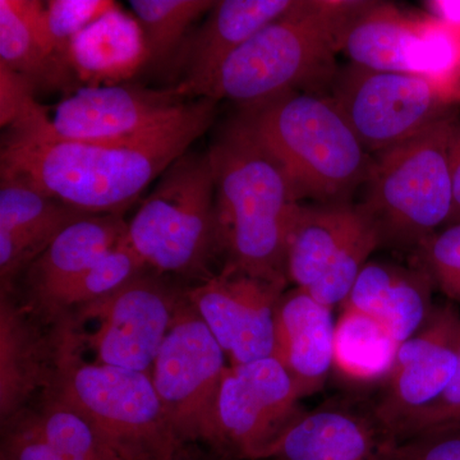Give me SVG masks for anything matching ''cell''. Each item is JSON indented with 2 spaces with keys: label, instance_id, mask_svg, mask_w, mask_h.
<instances>
[{
  "label": "cell",
  "instance_id": "cell-13",
  "mask_svg": "<svg viewBox=\"0 0 460 460\" xmlns=\"http://www.w3.org/2000/svg\"><path fill=\"white\" fill-rule=\"evenodd\" d=\"M292 377L275 357L228 366L219 396L222 452L265 459L271 445L305 413Z\"/></svg>",
  "mask_w": 460,
  "mask_h": 460
},
{
  "label": "cell",
  "instance_id": "cell-17",
  "mask_svg": "<svg viewBox=\"0 0 460 460\" xmlns=\"http://www.w3.org/2000/svg\"><path fill=\"white\" fill-rule=\"evenodd\" d=\"M375 413L326 404L305 411L266 453L270 460H380L395 444Z\"/></svg>",
  "mask_w": 460,
  "mask_h": 460
},
{
  "label": "cell",
  "instance_id": "cell-20",
  "mask_svg": "<svg viewBox=\"0 0 460 460\" xmlns=\"http://www.w3.org/2000/svg\"><path fill=\"white\" fill-rule=\"evenodd\" d=\"M295 3L296 0L215 2L190 47L178 91L186 98H205L223 63L262 27L286 14Z\"/></svg>",
  "mask_w": 460,
  "mask_h": 460
},
{
  "label": "cell",
  "instance_id": "cell-6",
  "mask_svg": "<svg viewBox=\"0 0 460 460\" xmlns=\"http://www.w3.org/2000/svg\"><path fill=\"white\" fill-rule=\"evenodd\" d=\"M460 120L445 115L419 135L372 155L362 208L383 243L420 247L453 213L452 147Z\"/></svg>",
  "mask_w": 460,
  "mask_h": 460
},
{
  "label": "cell",
  "instance_id": "cell-37",
  "mask_svg": "<svg viewBox=\"0 0 460 460\" xmlns=\"http://www.w3.org/2000/svg\"><path fill=\"white\" fill-rule=\"evenodd\" d=\"M429 14L460 36V0H434L426 3Z\"/></svg>",
  "mask_w": 460,
  "mask_h": 460
},
{
  "label": "cell",
  "instance_id": "cell-35",
  "mask_svg": "<svg viewBox=\"0 0 460 460\" xmlns=\"http://www.w3.org/2000/svg\"><path fill=\"white\" fill-rule=\"evenodd\" d=\"M380 460H460V428L429 432L393 444Z\"/></svg>",
  "mask_w": 460,
  "mask_h": 460
},
{
  "label": "cell",
  "instance_id": "cell-21",
  "mask_svg": "<svg viewBox=\"0 0 460 460\" xmlns=\"http://www.w3.org/2000/svg\"><path fill=\"white\" fill-rule=\"evenodd\" d=\"M434 283L425 268L370 261L362 269L341 308L368 314L402 344L422 328L434 311Z\"/></svg>",
  "mask_w": 460,
  "mask_h": 460
},
{
  "label": "cell",
  "instance_id": "cell-33",
  "mask_svg": "<svg viewBox=\"0 0 460 460\" xmlns=\"http://www.w3.org/2000/svg\"><path fill=\"white\" fill-rule=\"evenodd\" d=\"M456 428H460V356L456 374L441 395L408 420L396 434L395 441Z\"/></svg>",
  "mask_w": 460,
  "mask_h": 460
},
{
  "label": "cell",
  "instance_id": "cell-10",
  "mask_svg": "<svg viewBox=\"0 0 460 460\" xmlns=\"http://www.w3.org/2000/svg\"><path fill=\"white\" fill-rule=\"evenodd\" d=\"M184 295L142 272L122 288L66 311L81 348L96 362L148 374ZM69 321V323H71Z\"/></svg>",
  "mask_w": 460,
  "mask_h": 460
},
{
  "label": "cell",
  "instance_id": "cell-24",
  "mask_svg": "<svg viewBox=\"0 0 460 460\" xmlns=\"http://www.w3.org/2000/svg\"><path fill=\"white\" fill-rule=\"evenodd\" d=\"M45 3L0 0V65L23 75L33 89H66L77 78L51 49L44 27Z\"/></svg>",
  "mask_w": 460,
  "mask_h": 460
},
{
  "label": "cell",
  "instance_id": "cell-39",
  "mask_svg": "<svg viewBox=\"0 0 460 460\" xmlns=\"http://www.w3.org/2000/svg\"><path fill=\"white\" fill-rule=\"evenodd\" d=\"M172 460H192V459H190L189 456H186V454H184V452H183V453H181L180 456H175V458Z\"/></svg>",
  "mask_w": 460,
  "mask_h": 460
},
{
  "label": "cell",
  "instance_id": "cell-1",
  "mask_svg": "<svg viewBox=\"0 0 460 460\" xmlns=\"http://www.w3.org/2000/svg\"><path fill=\"white\" fill-rule=\"evenodd\" d=\"M217 102H190L168 122L126 141H62L11 128L0 155L2 178L31 184L80 213L122 215L210 128Z\"/></svg>",
  "mask_w": 460,
  "mask_h": 460
},
{
  "label": "cell",
  "instance_id": "cell-36",
  "mask_svg": "<svg viewBox=\"0 0 460 460\" xmlns=\"http://www.w3.org/2000/svg\"><path fill=\"white\" fill-rule=\"evenodd\" d=\"M33 86L23 75L0 65V123L11 127L38 105Z\"/></svg>",
  "mask_w": 460,
  "mask_h": 460
},
{
  "label": "cell",
  "instance_id": "cell-28",
  "mask_svg": "<svg viewBox=\"0 0 460 460\" xmlns=\"http://www.w3.org/2000/svg\"><path fill=\"white\" fill-rule=\"evenodd\" d=\"M21 413L48 443L75 460H123L81 414L50 396H41L38 410Z\"/></svg>",
  "mask_w": 460,
  "mask_h": 460
},
{
  "label": "cell",
  "instance_id": "cell-30",
  "mask_svg": "<svg viewBox=\"0 0 460 460\" xmlns=\"http://www.w3.org/2000/svg\"><path fill=\"white\" fill-rule=\"evenodd\" d=\"M365 213L362 222L344 242L343 246L339 248L319 280L305 289L326 307L334 308L335 305H343L367 263L368 257L383 244L377 224L367 211L365 210Z\"/></svg>",
  "mask_w": 460,
  "mask_h": 460
},
{
  "label": "cell",
  "instance_id": "cell-32",
  "mask_svg": "<svg viewBox=\"0 0 460 460\" xmlns=\"http://www.w3.org/2000/svg\"><path fill=\"white\" fill-rule=\"evenodd\" d=\"M420 250L435 284L444 295L460 304V222L436 232Z\"/></svg>",
  "mask_w": 460,
  "mask_h": 460
},
{
  "label": "cell",
  "instance_id": "cell-29",
  "mask_svg": "<svg viewBox=\"0 0 460 460\" xmlns=\"http://www.w3.org/2000/svg\"><path fill=\"white\" fill-rule=\"evenodd\" d=\"M214 5L211 0H131L129 7L146 41L148 62L168 60L190 26Z\"/></svg>",
  "mask_w": 460,
  "mask_h": 460
},
{
  "label": "cell",
  "instance_id": "cell-2",
  "mask_svg": "<svg viewBox=\"0 0 460 460\" xmlns=\"http://www.w3.org/2000/svg\"><path fill=\"white\" fill-rule=\"evenodd\" d=\"M224 268L287 284V246L301 199L287 172L237 117L208 150Z\"/></svg>",
  "mask_w": 460,
  "mask_h": 460
},
{
  "label": "cell",
  "instance_id": "cell-11",
  "mask_svg": "<svg viewBox=\"0 0 460 460\" xmlns=\"http://www.w3.org/2000/svg\"><path fill=\"white\" fill-rule=\"evenodd\" d=\"M352 65L422 75L460 95V36L431 14L366 3L341 40Z\"/></svg>",
  "mask_w": 460,
  "mask_h": 460
},
{
  "label": "cell",
  "instance_id": "cell-25",
  "mask_svg": "<svg viewBox=\"0 0 460 460\" xmlns=\"http://www.w3.org/2000/svg\"><path fill=\"white\" fill-rule=\"evenodd\" d=\"M361 205L348 202L299 208L287 246V277L308 289L365 217Z\"/></svg>",
  "mask_w": 460,
  "mask_h": 460
},
{
  "label": "cell",
  "instance_id": "cell-15",
  "mask_svg": "<svg viewBox=\"0 0 460 460\" xmlns=\"http://www.w3.org/2000/svg\"><path fill=\"white\" fill-rule=\"evenodd\" d=\"M459 356L460 314L454 305L435 307L422 328L399 347L385 389L374 407L393 438L441 395L456 374Z\"/></svg>",
  "mask_w": 460,
  "mask_h": 460
},
{
  "label": "cell",
  "instance_id": "cell-27",
  "mask_svg": "<svg viewBox=\"0 0 460 460\" xmlns=\"http://www.w3.org/2000/svg\"><path fill=\"white\" fill-rule=\"evenodd\" d=\"M147 265L123 238L81 277L63 288L45 310L39 311L51 321L77 305L89 304L115 292L146 270Z\"/></svg>",
  "mask_w": 460,
  "mask_h": 460
},
{
  "label": "cell",
  "instance_id": "cell-14",
  "mask_svg": "<svg viewBox=\"0 0 460 460\" xmlns=\"http://www.w3.org/2000/svg\"><path fill=\"white\" fill-rule=\"evenodd\" d=\"M286 286L224 268L186 296L237 366L274 357L275 316Z\"/></svg>",
  "mask_w": 460,
  "mask_h": 460
},
{
  "label": "cell",
  "instance_id": "cell-16",
  "mask_svg": "<svg viewBox=\"0 0 460 460\" xmlns=\"http://www.w3.org/2000/svg\"><path fill=\"white\" fill-rule=\"evenodd\" d=\"M42 316L30 304L2 293L0 305V416L2 423L25 411L36 394L53 383L57 361V321L44 332Z\"/></svg>",
  "mask_w": 460,
  "mask_h": 460
},
{
  "label": "cell",
  "instance_id": "cell-34",
  "mask_svg": "<svg viewBox=\"0 0 460 460\" xmlns=\"http://www.w3.org/2000/svg\"><path fill=\"white\" fill-rule=\"evenodd\" d=\"M0 460H75L48 443L25 414L2 423Z\"/></svg>",
  "mask_w": 460,
  "mask_h": 460
},
{
  "label": "cell",
  "instance_id": "cell-8",
  "mask_svg": "<svg viewBox=\"0 0 460 460\" xmlns=\"http://www.w3.org/2000/svg\"><path fill=\"white\" fill-rule=\"evenodd\" d=\"M226 368V352L184 296L151 371L165 419L181 443L202 441L222 452L219 396Z\"/></svg>",
  "mask_w": 460,
  "mask_h": 460
},
{
  "label": "cell",
  "instance_id": "cell-7",
  "mask_svg": "<svg viewBox=\"0 0 460 460\" xmlns=\"http://www.w3.org/2000/svg\"><path fill=\"white\" fill-rule=\"evenodd\" d=\"M127 241L147 268L199 277L219 252L210 156L186 153L160 177L128 223Z\"/></svg>",
  "mask_w": 460,
  "mask_h": 460
},
{
  "label": "cell",
  "instance_id": "cell-31",
  "mask_svg": "<svg viewBox=\"0 0 460 460\" xmlns=\"http://www.w3.org/2000/svg\"><path fill=\"white\" fill-rule=\"evenodd\" d=\"M111 0H51L45 4L44 27L51 49L69 66L68 54L75 36L113 8ZM72 69V68H71Z\"/></svg>",
  "mask_w": 460,
  "mask_h": 460
},
{
  "label": "cell",
  "instance_id": "cell-12",
  "mask_svg": "<svg viewBox=\"0 0 460 460\" xmlns=\"http://www.w3.org/2000/svg\"><path fill=\"white\" fill-rule=\"evenodd\" d=\"M184 99L177 87L153 90L127 84L77 87L51 113L39 105L11 128L62 141H126L180 114L190 102Z\"/></svg>",
  "mask_w": 460,
  "mask_h": 460
},
{
  "label": "cell",
  "instance_id": "cell-9",
  "mask_svg": "<svg viewBox=\"0 0 460 460\" xmlns=\"http://www.w3.org/2000/svg\"><path fill=\"white\" fill-rule=\"evenodd\" d=\"M330 86V98L371 154L410 140L460 104L459 93L422 75L354 65L339 69Z\"/></svg>",
  "mask_w": 460,
  "mask_h": 460
},
{
  "label": "cell",
  "instance_id": "cell-18",
  "mask_svg": "<svg viewBox=\"0 0 460 460\" xmlns=\"http://www.w3.org/2000/svg\"><path fill=\"white\" fill-rule=\"evenodd\" d=\"M31 184L2 178L0 186V280L9 292L16 277L49 247L69 224L86 217Z\"/></svg>",
  "mask_w": 460,
  "mask_h": 460
},
{
  "label": "cell",
  "instance_id": "cell-22",
  "mask_svg": "<svg viewBox=\"0 0 460 460\" xmlns=\"http://www.w3.org/2000/svg\"><path fill=\"white\" fill-rule=\"evenodd\" d=\"M120 214L86 215L66 226L27 269L29 304L42 311L54 296L126 238Z\"/></svg>",
  "mask_w": 460,
  "mask_h": 460
},
{
  "label": "cell",
  "instance_id": "cell-23",
  "mask_svg": "<svg viewBox=\"0 0 460 460\" xmlns=\"http://www.w3.org/2000/svg\"><path fill=\"white\" fill-rule=\"evenodd\" d=\"M68 60L84 86L126 83L148 63L140 23L115 4L75 36Z\"/></svg>",
  "mask_w": 460,
  "mask_h": 460
},
{
  "label": "cell",
  "instance_id": "cell-3",
  "mask_svg": "<svg viewBox=\"0 0 460 460\" xmlns=\"http://www.w3.org/2000/svg\"><path fill=\"white\" fill-rule=\"evenodd\" d=\"M366 3L296 0L223 63L205 98L244 107L298 87L330 84L344 33Z\"/></svg>",
  "mask_w": 460,
  "mask_h": 460
},
{
  "label": "cell",
  "instance_id": "cell-19",
  "mask_svg": "<svg viewBox=\"0 0 460 460\" xmlns=\"http://www.w3.org/2000/svg\"><path fill=\"white\" fill-rule=\"evenodd\" d=\"M335 328L332 308L305 289L296 287L281 296L275 316L274 357L286 367L301 398L320 390L335 366Z\"/></svg>",
  "mask_w": 460,
  "mask_h": 460
},
{
  "label": "cell",
  "instance_id": "cell-26",
  "mask_svg": "<svg viewBox=\"0 0 460 460\" xmlns=\"http://www.w3.org/2000/svg\"><path fill=\"white\" fill-rule=\"evenodd\" d=\"M401 344L378 321L343 308L335 328L334 363L345 376L359 381L386 377Z\"/></svg>",
  "mask_w": 460,
  "mask_h": 460
},
{
  "label": "cell",
  "instance_id": "cell-4",
  "mask_svg": "<svg viewBox=\"0 0 460 460\" xmlns=\"http://www.w3.org/2000/svg\"><path fill=\"white\" fill-rule=\"evenodd\" d=\"M277 157L299 199L348 202L366 183L372 155L330 96L288 91L238 115Z\"/></svg>",
  "mask_w": 460,
  "mask_h": 460
},
{
  "label": "cell",
  "instance_id": "cell-38",
  "mask_svg": "<svg viewBox=\"0 0 460 460\" xmlns=\"http://www.w3.org/2000/svg\"><path fill=\"white\" fill-rule=\"evenodd\" d=\"M453 213L450 224L460 222V124L454 136L452 147Z\"/></svg>",
  "mask_w": 460,
  "mask_h": 460
},
{
  "label": "cell",
  "instance_id": "cell-5",
  "mask_svg": "<svg viewBox=\"0 0 460 460\" xmlns=\"http://www.w3.org/2000/svg\"><path fill=\"white\" fill-rule=\"evenodd\" d=\"M42 395L81 414L123 460H172L184 452L151 375L84 361L66 316L57 323L56 372Z\"/></svg>",
  "mask_w": 460,
  "mask_h": 460
}]
</instances>
